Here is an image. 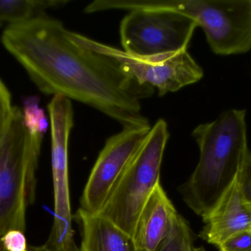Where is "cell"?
<instances>
[{
    "mask_svg": "<svg viewBox=\"0 0 251 251\" xmlns=\"http://www.w3.org/2000/svg\"><path fill=\"white\" fill-rule=\"evenodd\" d=\"M238 176L203 218L205 225L200 236L209 244L219 247L231 237L251 229V206L242 193Z\"/></svg>",
    "mask_w": 251,
    "mask_h": 251,
    "instance_id": "30bf717a",
    "label": "cell"
},
{
    "mask_svg": "<svg viewBox=\"0 0 251 251\" xmlns=\"http://www.w3.org/2000/svg\"><path fill=\"white\" fill-rule=\"evenodd\" d=\"M75 218L82 232L79 251H141L131 235L101 215L79 209Z\"/></svg>",
    "mask_w": 251,
    "mask_h": 251,
    "instance_id": "7c38bea8",
    "label": "cell"
},
{
    "mask_svg": "<svg viewBox=\"0 0 251 251\" xmlns=\"http://www.w3.org/2000/svg\"><path fill=\"white\" fill-rule=\"evenodd\" d=\"M47 109L51 131L54 216L51 234L45 246L57 251H79L72 228L69 193V141L74 126L72 100L63 96H53Z\"/></svg>",
    "mask_w": 251,
    "mask_h": 251,
    "instance_id": "52a82bcc",
    "label": "cell"
},
{
    "mask_svg": "<svg viewBox=\"0 0 251 251\" xmlns=\"http://www.w3.org/2000/svg\"><path fill=\"white\" fill-rule=\"evenodd\" d=\"M106 10H162L193 19L215 54L251 50V0H107Z\"/></svg>",
    "mask_w": 251,
    "mask_h": 251,
    "instance_id": "277c9868",
    "label": "cell"
},
{
    "mask_svg": "<svg viewBox=\"0 0 251 251\" xmlns=\"http://www.w3.org/2000/svg\"><path fill=\"white\" fill-rule=\"evenodd\" d=\"M69 31L44 13L6 27L1 42L43 94L80 102L123 128L151 127L141 101L154 89L140 85L108 56L76 44Z\"/></svg>",
    "mask_w": 251,
    "mask_h": 251,
    "instance_id": "6da1fadb",
    "label": "cell"
},
{
    "mask_svg": "<svg viewBox=\"0 0 251 251\" xmlns=\"http://www.w3.org/2000/svg\"><path fill=\"white\" fill-rule=\"evenodd\" d=\"M178 214L159 183L143 206L134 229V243L141 251H154L169 235Z\"/></svg>",
    "mask_w": 251,
    "mask_h": 251,
    "instance_id": "8fae6325",
    "label": "cell"
},
{
    "mask_svg": "<svg viewBox=\"0 0 251 251\" xmlns=\"http://www.w3.org/2000/svg\"><path fill=\"white\" fill-rule=\"evenodd\" d=\"M169 136L167 122L158 119L98 214L132 237L143 206L160 183L161 165Z\"/></svg>",
    "mask_w": 251,
    "mask_h": 251,
    "instance_id": "5b68a950",
    "label": "cell"
},
{
    "mask_svg": "<svg viewBox=\"0 0 251 251\" xmlns=\"http://www.w3.org/2000/svg\"><path fill=\"white\" fill-rule=\"evenodd\" d=\"M69 36L76 44L116 60L140 85L156 88L159 96L196 84L203 77V69L187 50L151 57H139L72 31H69Z\"/></svg>",
    "mask_w": 251,
    "mask_h": 251,
    "instance_id": "8992f818",
    "label": "cell"
},
{
    "mask_svg": "<svg viewBox=\"0 0 251 251\" xmlns=\"http://www.w3.org/2000/svg\"><path fill=\"white\" fill-rule=\"evenodd\" d=\"M4 251H27L28 246L25 232L13 229L7 231L0 240Z\"/></svg>",
    "mask_w": 251,
    "mask_h": 251,
    "instance_id": "e0dca14e",
    "label": "cell"
},
{
    "mask_svg": "<svg viewBox=\"0 0 251 251\" xmlns=\"http://www.w3.org/2000/svg\"><path fill=\"white\" fill-rule=\"evenodd\" d=\"M66 0H11L0 1V27L25 23L41 15L48 9L62 7Z\"/></svg>",
    "mask_w": 251,
    "mask_h": 251,
    "instance_id": "4fadbf2b",
    "label": "cell"
},
{
    "mask_svg": "<svg viewBox=\"0 0 251 251\" xmlns=\"http://www.w3.org/2000/svg\"><path fill=\"white\" fill-rule=\"evenodd\" d=\"M193 234L188 223L178 215L172 231L154 251H193Z\"/></svg>",
    "mask_w": 251,
    "mask_h": 251,
    "instance_id": "5bb4252c",
    "label": "cell"
},
{
    "mask_svg": "<svg viewBox=\"0 0 251 251\" xmlns=\"http://www.w3.org/2000/svg\"><path fill=\"white\" fill-rule=\"evenodd\" d=\"M22 112L25 125L27 129L30 132L44 135L48 123L45 112L40 108L38 104V100L33 97L26 100Z\"/></svg>",
    "mask_w": 251,
    "mask_h": 251,
    "instance_id": "9a60e30c",
    "label": "cell"
},
{
    "mask_svg": "<svg viewBox=\"0 0 251 251\" xmlns=\"http://www.w3.org/2000/svg\"><path fill=\"white\" fill-rule=\"evenodd\" d=\"M200 150L199 163L180 187L183 200L196 215L206 217L238 176L249 150L246 112L230 109L192 133Z\"/></svg>",
    "mask_w": 251,
    "mask_h": 251,
    "instance_id": "7a4b0ae2",
    "label": "cell"
},
{
    "mask_svg": "<svg viewBox=\"0 0 251 251\" xmlns=\"http://www.w3.org/2000/svg\"><path fill=\"white\" fill-rule=\"evenodd\" d=\"M218 248L220 251H251V229L231 237Z\"/></svg>",
    "mask_w": 251,
    "mask_h": 251,
    "instance_id": "ac0fdd59",
    "label": "cell"
},
{
    "mask_svg": "<svg viewBox=\"0 0 251 251\" xmlns=\"http://www.w3.org/2000/svg\"><path fill=\"white\" fill-rule=\"evenodd\" d=\"M27 251H57L52 250L50 248L47 247L45 245L42 246H29Z\"/></svg>",
    "mask_w": 251,
    "mask_h": 251,
    "instance_id": "ffe728a7",
    "label": "cell"
},
{
    "mask_svg": "<svg viewBox=\"0 0 251 251\" xmlns=\"http://www.w3.org/2000/svg\"><path fill=\"white\" fill-rule=\"evenodd\" d=\"M43 138L27 129L22 109L14 106L0 141V240L10 230L26 229V209L35 202Z\"/></svg>",
    "mask_w": 251,
    "mask_h": 251,
    "instance_id": "3957f363",
    "label": "cell"
},
{
    "mask_svg": "<svg viewBox=\"0 0 251 251\" xmlns=\"http://www.w3.org/2000/svg\"><path fill=\"white\" fill-rule=\"evenodd\" d=\"M151 128H123L107 139L87 181L79 209L100 213Z\"/></svg>",
    "mask_w": 251,
    "mask_h": 251,
    "instance_id": "9c48e42d",
    "label": "cell"
},
{
    "mask_svg": "<svg viewBox=\"0 0 251 251\" xmlns=\"http://www.w3.org/2000/svg\"><path fill=\"white\" fill-rule=\"evenodd\" d=\"M198 25L177 12L133 10L122 19L120 38L128 54L151 57L187 50Z\"/></svg>",
    "mask_w": 251,
    "mask_h": 251,
    "instance_id": "ba28073f",
    "label": "cell"
},
{
    "mask_svg": "<svg viewBox=\"0 0 251 251\" xmlns=\"http://www.w3.org/2000/svg\"><path fill=\"white\" fill-rule=\"evenodd\" d=\"M193 251H205V249L203 247L193 248Z\"/></svg>",
    "mask_w": 251,
    "mask_h": 251,
    "instance_id": "44dd1931",
    "label": "cell"
},
{
    "mask_svg": "<svg viewBox=\"0 0 251 251\" xmlns=\"http://www.w3.org/2000/svg\"><path fill=\"white\" fill-rule=\"evenodd\" d=\"M13 109L11 93L0 78V141L8 128Z\"/></svg>",
    "mask_w": 251,
    "mask_h": 251,
    "instance_id": "2e32d148",
    "label": "cell"
},
{
    "mask_svg": "<svg viewBox=\"0 0 251 251\" xmlns=\"http://www.w3.org/2000/svg\"><path fill=\"white\" fill-rule=\"evenodd\" d=\"M242 193L251 206V151L249 150L238 176Z\"/></svg>",
    "mask_w": 251,
    "mask_h": 251,
    "instance_id": "d6986e66",
    "label": "cell"
}]
</instances>
